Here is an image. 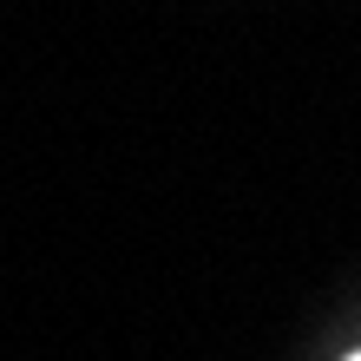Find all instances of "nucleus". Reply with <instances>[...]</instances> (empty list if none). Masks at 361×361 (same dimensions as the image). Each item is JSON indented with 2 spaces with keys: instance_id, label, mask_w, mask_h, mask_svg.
<instances>
[{
  "instance_id": "f257e3e1",
  "label": "nucleus",
  "mask_w": 361,
  "mask_h": 361,
  "mask_svg": "<svg viewBox=\"0 0 361 361\" xmlns=\"http://www.w3.org/2000/svg\"><path fill=\"white\" fill-rule=\"evenodd\" d=\"M348 361H361V355H348Z\"/></svg>"
}]
</instances>
